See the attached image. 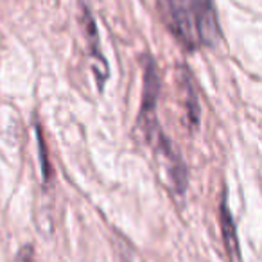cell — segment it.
<instances>
[{
  "instance_id": "6da1fadb",
  "label": "cell",
  "mask_w": 262,
  "mask_h": 262,
  "mask_svg": "<svg viewBox=\"0 0 262 262\" xmlns=\"http://www.w3.org/2000/svg\"><path fill=\"white\" fill-rule=\"evenodd\" d=\"M158 94H160V76H158V69H157V65H155L153 58H146L144 59V90H142V108H140L139 126L142 127L144 135L147 137L149 142H155L157 137L162 133V131L158 129L157 117H155Z\"/></svg>"
},
{
  "instance_id": "7a4b0ae2",
  "label": "cell",
  "mask_w": 262,
  "mask_h": 262,
  "mask_svg": "<svg viewBox=\"0 0 262 262\" xmlns=\"http://www.w3.org/2000/svg\"><path fill=\"white\" fill-rule=\"evenodd\" d=\"M189 9L192 15L194 31H196L198 45L214 47L221 40L217 11L212 0H189Z\"/></svg>"
},
{
  "instance_id": "3957f363",
  "label": "cell",
  "mask_w": 262,
  "mask_h": 262,
  "mask_svg": "<svg viewBox=\"0 0 262 262\" xmlns=\"http://www.w3.org/2000/svg\"><path fill=\"white\" fill-rule=\"evenodd\" d=\"M160 4L165 24L171 27L176 38H180V41L189 49L196 47L198 38L189 9V0H160Z\"/></svg>"
},
{
  "instance_id": "277c9868",
  "label": "cell",
  "mask_w": 262,
  "mask_h": 262,
  "mask_svg": "<svg viewBox=\"0 0 262 262\" xmlns=\"http://www.w3.org/2000/svg\"><path fill=\"white\" fill-rule=\"evenodd\" d=\"M81 24H83L84 34L88 38V43L92 47V54L95 58V76H97V83L99 86H102V81L104 77H108V67L102 61V56L99 52V33H97V26H95V20L92 18V13L88 11L86 8H83V13H81Z\"/></svg>"
},
{
  "instance_id": "5b68a950",
  "label": "cell",
  "mask_w": 262,
  "mask_h": 262,
  "mask_svg": "<svg viewBox=\"0 0 262 262\" xmlns=\"http://www.w3.org/2000/svg\"><path fill=\"white\" fill-rule=\"evenodd\" d=\"M219 223H221V233L226 251L233 260H237L239 258V239H237V228L235 223H233L232 212H230L228 203H226V194H223L221 203H219Z\"/></svg>"
},
{
  "instance_id": "8992f818",
  "label": "cell",
  "mask_w": 262,
  "mask_h": 262,
  "mask_svg": "<svg viewBox=\"0 0 262 262\" xmlns=\"http://www.w3.org/2000/svg\"><path fill=\"white\" fill-rule=\"evenodd\" d=\"M185 106H187V119L190 120L192 126H198L200 122V104H198V97L194 86L190 84L189 76H185Z\"/></svg>"
},
{
  "instance_id": "52a82bcc",
  "label": "cell",
  "mask_w": 262,
  "mask_h": 262,
  "mask_svg": "<svg viewBox=\"0 0 262 262\" xmlns=\"http://www.w3.org/2000/svg\"><path fill=\"white\" fill-rule=\"evenodd\" d=\"M36 139H38V151H40V164H41V171H43V178L49 180L51 176V167H49V160H47V149H45V142L43 137H41V129H36Z\"/></svg>"
},
{
  "instance_id": "ba28073f",
  "label": "cell",
  "mask_w": 262,
  "mask_h": 262,
  "mask_svg": "<svg viewBox=\"0 0 262 262\" xmlns=\"http://www.w3.org/2000/svg\"><path fill=\"white\" fill-rule=\"evenodd\" d=\"M15 262H36V255H34V248L31 244H24L16 253Z\"/></svg>"
}]
</instances>
